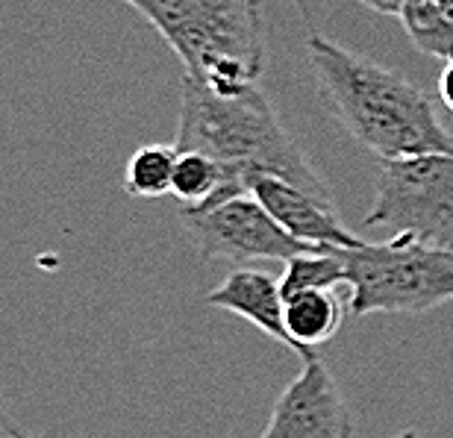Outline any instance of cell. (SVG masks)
Listing matches in <instances>:
<instances>
[{
	"label": "cell",
	"instance_id": "6",
	"mask_svg": "<svg viewBox=\"0 0 453 438\" xmlns=\"http://www.w3.org/2000/svg\"><path fill=\"white\" fill-rule=\"evenodd\" d=\"M180 224L206 262H288L321 248L292 239L253 195L224 197L201 209H183Z\"/></svg>",
	"mask_w": 453,
	"mask_h": 438
},
{
	"label": "cell",
	"instance_id": "18",
	"mask_svg": "<svg viewBox=\"0 0 453 438\" xmlns=\"http://www.w3.org/2000/svg\"><path fill=\"white\" fill-rule=\"evenodd\" d=\"M292 4H295L297 9H301V12H303L306 18H310V0H292Z\"/></svg>",
	"mask_w": 453,
	"mask_h": 438
},
{
	"label": "cell",
	"instance_id": "2",
	"mask_svg": "<svg viewBox=\"0 0 453 438\" xmlns=\"http://www.w3.org/2000/svg\"><path fill=\"white\" fill-rule=\"evenodd\" d=\"M174 148L197 150L219 162L224 171V197L250 195V180L268 174L295 182L321 200H333L327 182L310 165L292 133L280 124L259 86L244 95L221 97L183 77Z\"/></svg>",
	"mask_w": 453,
	"mask_h": 438
},
{
	"label": "cell",
	"instance_id": "10",
	"mask_svg": "<svg viewBox=\"0 0 453 438\" xmlns=\"http://www.w3.org/2000/svg\"><path fill=\"white\" fill-rule=\"evenodd\" d=\"M344 304L336 288H303L286 295V333L292 353L303 362L319 359L321 344H327L344 324Z\"/></svg>",
	"mask_w": 453,
	"mask_h": 438
},
{
	"label": "cell",
	"instance_id": "20",
	"mask_svg": "<svg viewBox=\"0 0 453 438\" xmlns=\"http://www.w3.org/2000/svg\"><path fill=\"white\" fill-rule=\"evenodd\" d=\"M6 426H9V424L4 421V418H0V438H4V435H6Z\"/></svg>",
	"mask_w": 453,
	"mask_h": 438
},
{
	"label": "cell",
	"instance_id": "17",
	"mask_svg": "<svg viewBox=\"0 0 453 438\" xmlns=\"http://www.w3.org/2000/svg\"><path fill=\"white\" fill-rule=\"evenodd\" d=\"M4 438H42V435H33V433H24V430H18L15 424H9L6 426V435Z\"/></svg>",
	"mask_w": 453,
	"mask_h": 438
},
{
	"label": "cell",
	"instance_id": "9",
	"mask_svg": "<svg viewBox=\"0 0 453 438\" xmlns=\"http://www.w3.org/2000/svg\"><path fill=\"white\" fill-rule=\"evenodd\" d=\"M206 304L244 318L268 339L286 344L292 350V339L286 333V297L280 277H274V273L259 268H239L226 273L221 286H215L206 295Z\"/></svg>",
	"mask_w": 453,
	"mask_h": 438
},
{
	"label": "cell",
	"instance_id": "4",
	"mask_svg": "<svg viewBox=\"0 0 453 438\" xmlns=\"http://www.w3.org/2000/svg\"><path fill=\"white\" fill-rule=\"evenodd\" d=\"M348 268L353 318L392 312L421 315L453 300V250L433 248L415 235H392L388 242L342 248Z\"/></svg>",
	"mask_w": 453,
	"mask_h": 438
},
{
	"label": "cell",
	"instance_id": "14",
	"mask_svg": "<svg viewBox=\"0 0 453 438\" xmlns=\"http://www.w3.org/2000/svg\"><path fill=\"white\" fill-rule=\"evenodd\" d=\"M348 282V268H344L342 248H321L315 253H301L288 259L286 271L280 277L283 297L303 288H339Z\"/></svg>",
	"mask_w": 453,
	"mask_h": 438
},
{
	"label": "cell",
	"instance_id": "7",
	"mask_svg": "<svg viewBox=\"0 0 453 438\" xmlns=\"http://www.w3.org/2000/svg\"><path fill=\"white\" fill-rule=\"evenodd\" d=\"M259 438H353V415L321 359L303 362V371L277 397Z\"/></svg>",
	"mask_w": 453,
	"mask_h": 438
},
{
	"label": "cell",
	"instance_id": "12",
	"mask_svg": "<svg viewBox=\"0 0 453 438\" xmlns=\"http://www.w3.org/2000/svg\"><path fill=\"white\" fill-rule=\"evenodd\" d=\"M180 150L174 144H142L133 150L124 168V191L130 197H162L171 195L174 186V168H177Z\"/></svg>",
	"mask_w": 453,
	"mask_h": 438
},
{
	"label": "cell",
	"instance_id": "15",
	"mask_svg": "<svg viewBox=\"0 0 453 438\" xmlns=\"http://www.w3.org/2000/svg\"><path fill=\"white\" fill-rule=\"evenodd\" d=\"M439 100L448 112H453V62H445V71L439 77Z\"/></svg>",
	"mask_w": 453,
	"mask_h": 438
},
{
	"label": "cell",
	"instance_id": "19",
	"mask_svg": "<svg viewBox=\"0 0 453 438\" xmlns=\"http://www.w3.org/2000/svg\"><path fill=\"white\" fill-rule=\"evenodd\" d=\"M392 438H421V435L415 433V430H401V433H397V435H392Z\"/></svg>",
	"mask_w": 453,
	"mask_h": 438
},
{
	"label": "cell",
	"instance_id": "16",
	"mask_svg": "<svg viewBox=\"0 0 453 438\" xmlns=\"http://www.w3.org/2000/svg\"><path fill=\"white\" fill-rule=\"evenodd\" d=\"M357 4H362V6L371 9V12H377V15H401L406 0H357Z\"/></svg>",
	"mask_w": 453,
	"mask_h": 438
},
{
	"label": "cell",
	"instance_id": "8",
	"mask_svg": "<svg viewBox=\"0 0 453 438\" xmlns=\"http://www.w3.org/2000/svg\"><path fill=\"white\" fill-rule=\"evenodd\" d=\"M250 195L268 215L292 235L312 248H359L362 239L339 221L333 200H321L288 180L259 174L250 180Z\"/></svg>",
	"mask_w": 453,
	"mask_h": 438
},
{
	"label": "cell",
	"instance_id": "11",
	"mask_svg": "<svg viewBox=\"0 0 453 438\" xmlns=\"http://www.w3.org/2000/svg\"><path fill=\"white\" fill-rule=\"evenodd\" d=\"M397 18L415 50L453 62V0H406Z\"/></svg>",
	"mask_w": 453,
	"mask_h": 438
},
{
	"label": "cell",
	"instance_id": "1",
	"mask_svg": "<svg viewBox=\"0 0 453 438\" xmlns=\"http://www.w3.org/2000/svg\"><path fill=\"white\" fill-rule=\"evenodd\" d=\"M306 50L324 104L374 157L397 162L424 153H453V133L441 124L424 88L327 35L312 33Z\"/></svg>",
	"mask_w": 453,
	"mask_h": 438
},
{
	"label": "cell",
	"instance_id": "5",
	"mask_svg": "<svg viewBox=\"0 0 453 438\" xmlns=\"http://www.w3.org/2000/svg\"><path fill=\"white\" fill-rule=\"evenodd\" d=\"M365 227L453 250V153L386 162Z\"/></svg>",
	"mask_w": 453,
	"mask_h": 438
},
{
	"label": "cell",
	"instance_id": "13",
	"mask_svg": "<svg viewBox=\"0 0 453 438\" xmlns=\"http://www.w3.org/2000/svg\"><path fill=\"white\" fill-rule=\"evenodd\" d=\"M171 195L186 209L210 206L215 200L224 197V171L219 168V162H212L210 157H203V153L180 150Z\"/></svg>",
	"mask_w": 453,
	"mask_h": 438
},
{
	"label": "cell",
	"instance_id": "3",
	"mask_svg": "<svg viewBox=\"0 0 453 438\" xmlns=\"http://www.w3.org/2000/svg\"><path fill=\"white\" fill-rule=\"evenodd\" d=\"M148 18L188 80L221 97L244 95L265 68L259 0H121Z\"/></svg>",
	"mask_w": 453,
	"mask_h": 438
}]
</instances>
